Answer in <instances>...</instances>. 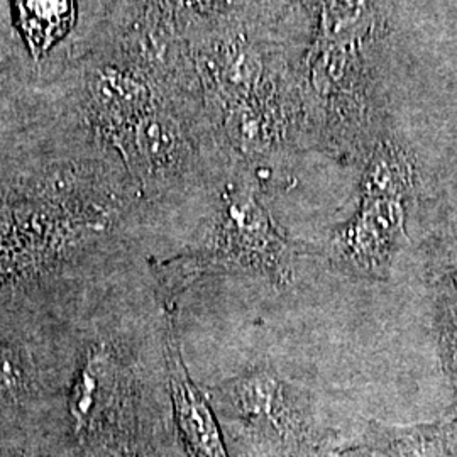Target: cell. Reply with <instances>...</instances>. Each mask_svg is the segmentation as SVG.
<instances>
[{"mask_svg":"<svg viewBox=\"0 0 457 457\" xmlns=\"http://www.w3.org/2000/svg\"><path fill=\"white\" fill-rule=\"evenodd\" d=\"M307 254V243H295L278 228L262 200L249 188L232 190L207 241L196 251L177 258L185 281L204 273H245L277 287L294 279L296 256Z\"/></svg>","mask_w":457,"mask_h":457,"instance_id":"1","label":"cell"},{"mask_svg":"<svg viewBox=\"0 0 457 457\" xmlns=\"http://www.w3.org/2000/svg\"><path fill=\"white\" fill-rule=\"evenodd\" d=\"M405 196L361 188L360 209L354 217L322 245H307V254L324 258L330 268L347 277L386 279L405 237Z\"/></svg>","mask_w":457,"mask_h":457,"instance_id":"2","label":"cell"},{"mask_svg":"<svg viewBox=\"0 0 457 457\" xmlns=\"http://www.w3.org/2000/svg\"><path fill=\"white\" fill-rule=\"evenodd\" d=\"M213 398L245 425L283 436L294 420L300 392L273 368L258 366L217 386Z\"/></svg>","mask_w":457,"mask_h":457,"instance_id":"3","label":"cell"},{"mask_svg":"<svg viewBox=\"0 0 457 457\" xmlns=\"http://www.w3.org/2000/svg\"><path fill=\"white\" fill-rule=\"evenodd\" d=\"M166 364L175 420L188 453L192 457H228L212 407L187 371L173 317L166 330Z\"/></svg>","mask_w":457,"mask_h":457,"instance_id":"4","label":"cell"},{"mask_svg":"<svg viewBox=\"0 0 457 457\" xmlns=\"http://www.w3.org/2000/svg\"><path fill=\"white\" fill-rule=\"evenodd\" d=\"M21 29L36 56L63 37L75 21V0H16Z\"/></svg>","mask_w":457,"mask_h":457,"instance_id":"5","label":"cell"},{"mask_svg":"<svg viewBox=\"0 0 457 457\" xmlns=\"http://www.w3.org/2000/svg\"><path fill=\"white\" fill-rule=\"evenodd\" d=\"M428 275L436 295L457 302V230L445 232L430 243Z\"/></svg>","mask_w":457,"mask_h":457,"instance_id":"6","label":"cell"},{"mask_svg":"<svg viewBox=\"0 0 457 457\" xmlns=\"http://www.w3.org/2000/svg\"><path fill=\"white\" fill-rule=\"evenodd\" d=\"M436 327L442 364L457 395V302L436 295Z\"/></svg>","mask_w":457,"mask_h":457,"instance_id":"7","label":"cell"},{"mask_svg":"<svg viewBox=\"0 0 457 457\" xmlns=\"http://www.w3.org/2000/svg\"><path fill=\"white\" fill-rule=\"evenodd\" d=\"M22 383V368L16 354L0 345V395H12Z\"/></svg>","mask_w":457,"mask_h":457,"instance_id":"8","label":"cell"}]
</instances>
